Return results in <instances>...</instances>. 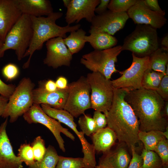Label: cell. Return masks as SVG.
<instances>
[{"label":"cell","mask_w":168,"mask_h":168,"mask_svg":"<svg viewBox=\"0 0 168 168\" xmlns=\"http://www.w3.org/2000/svg\"><path fill=\"white\" fill-rule=\"evenodd\" d=\"M124 99L138 119L140 131L166 130L167 119L161 113L165 101L156 91L141 88L127 91Z\"/></svg>","instance_id":"obj_1"},{"label":"cell","mask_w":168,"mask_h":168,"mask_svg":"<svg viewBox=\"0 0 168 168\" xmlns=\"http://www.w3.org/2000/svg\"><path fill=\"white\" fill-rule=\"evenodd\" d=\"M127 91L114 89L110 107L105 115L107 127L115 133L120 142L128 147L139 143V122L132 108L125 100Z\"/></svg>","instance_id":"obj_2"},{"label":"cell","mask_w":168,"mask_h":168,"mask_svg":"<svg viewBox=\"0 0 168 168\" xmlns=\"http://www.w3.org/2000/svg\"><path fill=\"white\" fill-rule=\"evenodd\" d=\"M63 15L62 13L57 12H53L46 17L30 16L32 22L33 35L29 46L24 56V58L27 56L29 58L23 65V69L29 68L33 54L36 50L42 49L44 42L57 37H60L65 39L67 37V33L71 32L80 28V24L73 26L68 25L64 26L58 25L56 21Z\"/></svg>","instance_id":"obj_3"},{"label":"cell","mask_w":168,"mask_h":168,"mask_svg":"<svg viewBox=\"0 0 168 168\" xmlns=\"http://www.w3.org/2000/svg\"><path fill=\"white\" fill-rule=\"evenodd\" d=\"M159 48L157 29L146 25H137L124 39L122 50H127L139 58L149 57Z\"/></svg>","instance_id":"obj_4"},{"label":"cell","mask_w":168,"mask_h":168,"mask_svg":"<svg viewBox=\"0 0 168 168\" xmlns=\"http://www.w3.org/2000/svg\"><path fill=\"white\" fill-rule=\"evenodd\" d=\"M33 33L30 16L22 14L5 38L0 49V59L6 50L11 49L15 50L18 60H21L29 46Z\"/></svg>","instance_id":"obj_5"},{"label":"cell","mask_w":168,"mask_h":168,"mask_svg":"<svg viewBox=\"0 0 168 168\" xmlns=\"http://www.w3.org/2000/svg\"><path fill=\"white\" fill-rule=\"evenodd\" d=\"M34 86L29 78H22L9 98L2 117L4 118L9 117V122L12 123L26 113L34 104Z\"/></svg>","instance_id":"obj_6"},{"label":"cell","mask_w":168,"mask_h":168,"mask_svg":"<svg viewBox=\"0 0 168 168\" xmlns=\"http://www.w3.org/2000/svg\"><path fill=\"white\" fill-rule=\"evenodd\" d=\"M122 51L121 45L103 50H94L83 55L80 63L92 72H99L110 79L113 73L119 72L115 63Z\"/></svg>","instance_id":"obj_7"},{"label":"cell","mask_w":168,"mask_h":168,"mask_svg":"<svg viewBox=\"0 0 168 168\" xmlns=\"http://www.w3.org/2000/svg\"><path fill=\"white\" fill-rule=\"evenodd\" d=\"M86 77L91 88V108L106 115L110 107L114 95L111 81L97 72L89 73Z\"/></svg>","instance_id":"obj_8"},{"label":"cell","mask_w":168,"mask_h":168,"mask_svg":"<svg viewBox=\"0 0 168 168\" xmlns=\"http://www.w3.org/2000/svg\"><path fill=\"white\" fill-rule=\"evenodd\" d=\"M68 94L63 109L77 118L91 108V88L86 77L81 76L68 85Z\"/></svg>","instance_id":"obj_9"},{"label":"cell","mask_w":168,"mask_h":168,"mask_svg":"<svg viewBox=\"0 0 168 168\" xmlns=\"http://www.w3.org/2000/svg\"><path fill=\"white\" fill-rule=\"evenodd\" d=\"M44 112L48 116L58 122L64 124L75 133L79 138L82 146V152L85 168H95L96 166L95 151L93 144L89 143L85 138L84 134L79 132L74 121V117L64 109H58L46 105L44 108Z\"/></svg>","instance_id":"obj_10"},{"label":"cell","mask_w":168,"mask_h":168,"mask_svg":"<svg viewBox=\"0 0 168 168\" xmlns=\"http://www.w3.org/2000/svg\"><path fill=\"white\" fill-rule=\"evenodd\" d=\"M132 56L133 61L130 66L124 71H119L121 77L111 81L114 89L129 91L142 88L143 75L148 68L149 57L139 58L133 54Z\"/></svg>","instance_id":"obj_11"},{"label":"cell","mask_w":168,"mask_h":168,"mask_svg":"<svg viewBox=\"0 0 168 168\" xmlns=\"http://www.w3.org/2000/svg\"><path fill=\"white\" fill-rule=\"evenodd\" d=\"M23 117L29 124L39 123L47 127L54 135L59 148L63 152H65L64 142L61 135V133H63L73 141L75 140L74 136L68 129L63 127L60 122L47 115L40 105L33 104L23 115Z\"/></svg>","instance_id":"obj_12"},{"label":"cell","mask_w":168,"mask_h":168,"mask_svg":"<svg viewBox=\"0 0 168 168\" xmlns=\"http://www.w3.org/2000/svg\"><path fill=\"white\" fill-rule=\"evenodd\" d=\"M47 53L44 64L54 69L63 66L69 67L72 55L65 45L63 39L59 37L51 39L46 43Z\"/></svg>","instance_id":"obj_13"},{"label":"cell","mask_w":168,"mask_h":168,"mask_svg":"<svg viewBox=\"0 0 168 168\" xmlns=\"http://www.w3.org/2000/svg\"><path fill=\"white\" fill-rule=\"evenodd\" d=\"M129 18L127 12H115L107 10L93 17L90 30L105 32L113 36L124 27Z\"/></svg>","instance_id":"obj_14"},{"label":"cell","mask_w":168,"mask_h":168,"mask_svg":"<svg viewBox=\"0 0 168 168\" xmlns=\"http://www.w3.org/2000/svg\"><path fill=\"white\" fill-rule=\"evenodd\" d=\"M129 18L137 25H149L160 29L166 23L165 13L156 12L150 10L144 0H137L135 4L127 12Z\"/></svg>","instance_id":"obj_15"},{"label":"cell","mask_w":168,"mask_h":168,"mask_svg":"<svg viewBox=\"0 0 168 168\" xmlns=\"http://www.w3.org/2000/svg\"><path fill=\"white\" fill-rule=\"evenodd\" d=\"M100 2V0H71L65 17L68 25L78 23L83 18L91 23L96 15L95 9Z\"/></svg>","instance_id":"obj_16"},{"label":"cell","mask_w":168,"mask_h":168,"mask_svg":"<svg viewBox=\"0 0 168 168\" xmlns=\"http://www.w3.org/2000/svg\"><path fill=\"white\" fill-rule=\"evenodd\" d=\"M8 118L0 125V168H22L23 162L14 154L6 132Z\"/></svg>","instance_id":"obj_17"},{"label":"cell","mask_w":168,"mask_h":168,"mask_svg":"<svg viewBox=\"0 0 168 168\" xmlns=\"http://www.w3.org/2000/svg\"><path fill=\"white\" fill-rule=\"evenodd\" d=\"M22 15L14 0H0V38L3 42Z\"/></svg>","instance_id":"obj_18"},{"label":"cell","mask_w":168,"mask_h":168,"mask_svg":"<svg viewBox=\"0 0 168 168\" xmlns=\"http://www.w3.org/2000/svg\"><path fill=\"white\" fill-rule=\"evenodd\" d=\"M68 88L65 90L58 89L54 92L45 91L40 84L33 90V103L45 104L58 109H63L68 94Z\"/></svg>","instance_id":"obj_19"},{"label":"cell","mask_w":168,"mask_h":168,"mask_svg":"<svg viewBox=\"0 0 168 168\" xmlns=\"http://www.w3.org/2000/svg\"><path fill=\"white\" fill-rule=\"evenodd\" d=\"M120 143L114 149L104 153L99 159V165L107 168H127L131 158L127 145Z\"/></svg>","instance_id":"obj_20"},{"label":"cell","mask_w":168,"mask_h":168,"mask_svg":"<svg viewBox=\"0 0 168 168\" xmlns=\"http://www.w3.org/2000/svg\"><path fill=\"white\" fill-rule=\"evenodd\" d=\"M14 2L22 14L30 16H47L54 12L48 0H14Z\"/></svg>","instance_id":"obj_21"},{"label":"cell","mask_w":168,"mask_h":168,"mask_svg":"<svg viewBox=\"0 0 168 168\" xmlns=\"http://www.w3.org/2000/svg\"><path fill=\"white\" fill-rule=\"evenodd\" d=\"M91 136L95 151L103 153L110 151L117 139L114 132L108 127L98 130Z\"/></svg>","instance_id":"obj_22"},{"label":"cell","mask_w":168,"mask_h":168,"mask_svg":"<svg viewBox=\"0 0 168 168\" xmlns=\"http://www.w3.org/2000/svg\"><path fill=\"white\" fill-rule=\"evenodd\" d=\"M90 35H86V42L90 43L95 50H103L113 48L118 43L117 39L113 36L107 33L89 30Z\"/></svg>","instance_id":"obj_23"},{"label":"cell","mask_w":168,"mask_h":168,"mask_svg":"<svg viewBox=\"0 0 168 168\" xmlns=\"http://www.w3.org/2000/svg\"><path fill=\"white\" fill-rule=\"evenodd\" d=\"M86 34L85 30L79 28L71 32L68 37L63 39L65 45L72 55L78 53L84 47L86 42L84 39Z\"/></svg>","instance_id":"obj_24"},{"label":"cell","mask_w":168,"mask_h":168,"mask_svg":"<svg viewBox=\"0 0 168 168\" xmlns=\"http://www.w3.org/2000/svg\"><path fill=\"white\" fill-rule=\"evenodd\" d=\"M168 64V52L161 48H159L149 56L148 68L153 71L165 74Z\"/></svg>","instance_id":"obj_25"},{"label":"cell","mask_w":168,"mask_h":168,"mask_svg":"<svg viewBox=\"0 0 168 168\" xmlns=\"http://www.w3.org/2000/svg\"><path fill=\"white\" fill-rule=\"evenodd\" d=\"M138 136L139 141L143 144L144 149L154 151L159 142L164 137L161 131L157 130L139 131Z\"/></svg>","instance_id":"obj_26"},{"label":"cell","mask_w":168,"mask_h":168,"mask_svg":"<svg viewBox=\"0 0 168 168\" xmlns=\"http://www.w3.org/2000/svg\"><path fill=\"white\" fill-rule=\"evenodd\" d=\"M59 158V156L54 148L49 145L46 148L42 159L40 161H35L28 168H56Z\"/></svg>","instance_id":"obj_27"},{"label":"cell","mask_w":168,"mask_h":168,"mask_svg":"<svg viewBox=\"0 0 168 168\" xmlns=\"http://www.w3.org/2000/svg\"><path fill=\"white\" fill-rule=\"evenodd\" d=\"M165 74L149 68L145 72L142 79V88L156 91Z\"/></svg>","instance_id":"obj_28"},{"label":"cell","mask_w":168,"mask_h":168,"mask_svg":"<svg viewBox=\"0 0 168 168\" xmlns=\"http://www.w3.org/2000/svg\"><path fill=\"white\" fill-rule=\"evenodd\" d=\"M141 156L142 159L143 168H162V161L159 156L154 151L143 149Z\"/></svg>","instance_id":"obj_29"},{"label":"cell","mask_w":168,"mask_h":168,"mask_svg":"<svg viewBox=\"0 0 168 168\" xmlns=\"http://www.w3.org/2000/svg\"><path fill=\"white\" fill-rule=\"evenodd\" d=\"M79 125L84 134L91 136L96 132V126L93 118L88 115L84 114L78 120Z\"/></svg>","instance_id":"obj_30"},{"label":"cell","mask_w":168,"mask_h":168,"mask_svg":"<svg viewBox=\"0 0 168 168\" xmlns=\"http://www.w3.org/2000/svg\"><path fill=\"white\" fill-rule=\"evenodd\" d=\"M85 168L83 158L59 156L56 168Z\"/></svg>","instance_id":"obj_31"},{"label":"cell","mask_w":168,"mask_h":168,"mask_svg":"<svg viewBox=\"0 0 168 168\" xmlns=\"http://www.w3.org/2000/svg\"><path fill=\"white\" fill-rule=\"evenodd\" d=\"M136 1L137 0H111L108 4V8L114 12H127Z\"/></svg>","instance_id":"obj_32"},{"label":"cell","mask_w":168,"mask_h":168,"mask_svg":"<svg viewBox=\"0 0 168 168\" xmlns=\"http://www.w3.org/2000/svg\"><path fill=\"white\" fill-rule=\"evenodd\" d=\"M18 151V156L22 162H24L28 166L34 163L35 161L33 149L29 144L21 145Z\"/></svg>","instance_id":"obj_33"},{"label":"cell","mask_w":168,"mask_h":168,"mask_svg":"<svg viewBox=\"0 0 168 168\" xmlns=\"http://www.w3.org/2000/svg\"><path fill=\"white\" fill-rule=\"evenodd\" d=\"M31 147L35 160L38 161H40L43 158L46 150L44 140L41 136L36 137L32 143Z\"/></svg>","instance_id":"obj_34"},{"label":"cell","mask_w":168,"mask_h":168,"mask_svg":"<svg viewBox=\"0 0 168 168\" xmlns=\"http://www.w3.org/2000/svg\"><path fill=\"white\" fill-rule=\"evenodd\" d=\"M154 152L160 158L163 166L168 165V140L164 137L157 144Z\"/></svg>","instance_id":"obj_35"},{"label":"cell","mask_w":168,"mask_h":168,"mask_svg":"<svg viewBox=\"0 0 168 168\" xmlns=\"http://www.w3.org/2000/svg\"><path fill=\"white\" fill-rule=\"evenodd\" d=\"M3 76L8 80H12L15 78L18 75L19 70L15 64L10 63L6 65L2 69Z\"/></svg>","instance_id":"obj_36"},{"label":"cell","mask_w":168,"mask_h":168,"mask_svg":"<svg viewBox=\"0 0 168 168\" xmlns=\"http://www.w3.org/2000/svg\"><path fill=\"white\" fill-rule=\"evenodd\" d=\"M156 91L165 101H168V75L165 74Z\"/></svg>","instance_id":"obj_37"},{"label":"cell","mask_w":168,"mask_h":168,"mask_svg":"<svg viewBox=\"0 0 168 168\" xmlns=\"http://www.w3.org/2000/svg\"><path fill=\"white\" fill-rule=\"evenodd\" d=\"M130 148L132 157L127 168H143L142 159L141 155L137 152L134 146H132Z\"/></svg>","instance_id":"obj_38"},{"label":"cell","mask_w":168,"mask_h":168,"mask_svg":"<svg viewBox=\"0 0 168 168\" xmlns=\"http://www.w3.org/2000/svg\"><path fill=\"white\" fill-rule=\"evenodd\" d=\"M93 118L96 124V131L105 128L107 125L106 116L101 112L95 111L94 112Z\"/></svg>","instance_id":"obj_39"},{"label":"cell","mask_w":168,"mask_h":168,"mask_svg":"<svg viewBox=\"0 0 168 168\" xmlns=\"http://www.w3.org/2000/svg\"><path fill=\"white\" fill-rule=\"evenodd\" d=\"M15 85L7 84L0 78V95L8 99L13 92L16 88Z\"/></svg>","instance_id":"obj_40"},{"label":"cell","mask_w":168,"mask_h":168,"mask_svg":"<svg viewBox=\"0 0 168 168\" xmlns=\"http://www.w3.org/2000/svg\"><path fill=\"white\" fill-rule=\"evenodd\" d=\"M147 7L151 10L158 12L165 13L160 7L157 0H144Z\"/></svg>","instance_id":"obj_41"},{"label":"cell","mask_w":168,"mask_h":168,"mask_svg":"<svg viewBox=\"0 0 168 168\" xmlns=\"http://www.w3.org/2000/svg\"><path fill=\"white\" fill-rule=\"evenodd\" d=\"M44 89L48 92H54L58 90L55 82L52 80L49 79L44 83H40Z\"/></svg>","instance_id":"obj_42"},{"label":"cell","mask_w":168,"mask_h":168,"mask_svg":"<svg viewBox=\"0 0 168 168\" xmlns=\"http://www.w3.org/2000/svg\"><path fill=\"white\" fill-rule=\"evenodd\" d=\"M110 1V0H100V2L96 8L95 12L98 15H100L105 12L107 10Z\"/></svg>","instance_id":"obj_43"},{"label":"cell","mask_w":168,"mask_h":168,"mask_svg":"<svg viewBox=\"0 0 168 168\" xmlns=\"http://www.w3.org/2000/svg\"><path fill=\"white\" fill-rule=\"evenodd\" d=\"M55 82L58 89L65 90L68 88V84L67 79L63 76L58 77Z\"/></svg>","instance_id":"obj_44"},{"label":"cell","mask_w":168,"mask_h":168,"mask_svg":"<svg viewBox=\"0 0 168 168\" xmlns=\"http://www.w3.org/2000/svg\"><path fill=\"white\" fill-rule=\"evenodd\" d=\"M8 101V98L0 95V116L2 115Z\"/></svg>","instance_id":"obj_45"},{"label":"cell","mask_w":168,"mask_h":168,"mask_svg":"<svg viewBox=\"0 0 168 168\" xmlns=\"http://www.w3.org/2000/svg\"><path fill=\"white\" fill-rule=\"evenodd\" d=\"M161 48L164 51H168V35L164 37L161 41Z\"/></svg>","instance_id":"obj_46"},{"label":"cell","mask_w":168,"mask_h":168,"mask_svg":"<svg viewBox=\"0 0 168 168\" xmlns=\"http://www.w3.org/2000/svg\"><path fill=\"white\" fill-rule=\"evenodd\" d=\"M161 113L162 116L167 119L168 117V101H165Z\"/></svg>","instance_id":"obj_47"},{"label":"cell","mask_w":168,"mask_h":168,"mask_svg":"<svg viewBox=\"0 0 168 168\" xmlns=\"http://www.w3.org/2000/svg\"><path fill=\"white\" fill-rule=\"evenodd\" d=\"M161 133L164 137L167 139H168V126L166 127L164 131L161 132Z\"/></svg>","instance_id":"obj_48"},{"label":"cell","mask_w":168,"mask_h":168,"mask_svg":"<svg viewBox=\"0 0 168 168\" xmlns=\"http://www.w3.org/2000/svg\"><path fill=\"white\" fill-rule=\"evenodd\" d=\"M70 1L71 0H63V1L64 6L65 7H67L70 3Z\"/></svg>","instance_id":"obj_49"},{"label":"cell","mask_w":168,"mask_h":168,"mask_svg":"<svg viewBox=\"0 0 168 168\" xmlns=\"http://www.w3.org/2000/svg\"><path fill=\"white\" fill-rule=\"evenodd\" d=\"M3 44V42L0 38V49L2 47Z\"/></svg>","instance_id":"obj_50"},{"label":"cell","mask_w":168,"mask_h":168,"mask_svg":"<svg viewBox=\"0 0 168 168\" xmlns=\"http://www.w3.org/2000/svg\"><path fill=\"white\" fill-rule=\"evenodd\" d=\"M95 168H107L105 167L101 166L100 165H98V166H96Z\"/></svg>","instance_id":"obj_51"},{"label":"cell","mask_w":168,"mask_h":168,"mask_svg":"<svg viewBox=\"0 0 168 168\" xmlns=\"http://www.w3.org/2000/svg\"><path fill=\"white\" fill-rule=\"evenodd\" d=\"M162 168H168V165L163 166Z\"/></svg>","instance_id":"obj_52"}]
</instances>
